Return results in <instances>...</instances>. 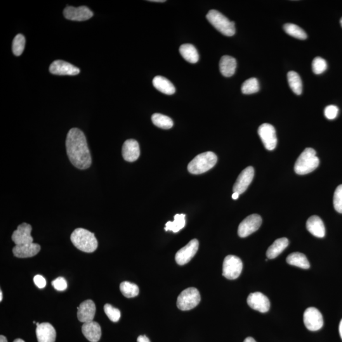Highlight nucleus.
<instances>
[{
  "mask_svg": "<svg viewBox=\"0 0 342 342\" xmlns=\"http://www.w3.org/2000/svg\"><path fill=\"white\" fill-rule=\"evenodd\" d=\"M68 159L76 168L84 170L91 166L92 159L83 132L78 128L70 129L65 141Z\"/></svg>",
  "mask_w": 342,
  "mask_h": 342,
  "instance_id": "f257e3e1",
  "label": "nucleus"
},
{
  "mask_svg": "<svg viewBox=\"0 0 342 342\" xmlns=\"http://www.w3.org/2000/svg\"><path fill=\"white\" fill-rule=\"evenodd\" d=\"M70 240L79 251L91 253L98 247V241L95 234L83 228H77L70 236Z\"/></svg>",
  "mask_w": 342,
  "mask_h": 342,
  "instance_id": "f03ea898",
  "label": "nucleus"
},
{
  "mask_svg": "<svg viewBox=\"0 0 342 342\" xmlns=\"http://www.w3.org/2000/svg\"><path fill=\"white\" fill-rule=\"evenodd\" d=\"M320 160L316 156V151L311 148H307L301 153L295 164V172L299 175H305L317 168Z\"/></svg>",
  "mask_w": 342,
  "mask_h": 342,
  "instance_id": "7ed1b4c3",
  "label": "nucleus"
},
{
  "mask_svg": "<svg viewBox=\"0 0 342 342\" xmlns=\"http://www.w3.org/2000/svg\"><path fill=\"white\" fill-rule=\"evenodd\" d=\"M218 157L215 153L207 152L198 155L188 164V170L191 174H200L209 171L217 163Z\"/></svg>",
  "mask_w": 342,
  "mask_h": 342,
  "instance_id": "20e7f679",
  "label": "nucleus"
},
{
  "mask_svg": "<svg viewBox=\"0 0 342 342\" xmlns=\"http://www.w3.org/2000/svg\"><path fill=\"white\" fill-rule=\"evenodd\" d=\"M207 20L221 34L226 36H233L236 32L235 24L219 11L210 10L206 16Z\"/></svg>",
  "mask_w": 342,
  "mask_h": 342,
  "instance_id": "39448f33",
  "label": "nucleus"
},
{
  "mask_svg": "<svg viewBox=\"0 0 342 342\" xmlns=\"http://www.w3.org/2000/svg\"><path fill=\"white\" fill-rule=\"evenodd\" d=\"M201 297L199 290L195 288H188L183 290L177 300V306L181 311H189L199 305Z\"/></svg>",
  "mask_w": 342,
  "mask_h": 342,
  "instance_id": "423d86ee",
  "label": "nucleus"
},
{
  "mask_svg": "<svg viewBox=\"0 0 342 342\" xmlns=\"http://www.w3.org/2000/svg\"><path fill=\"white\" fill-rule=\"evenodd\" d=\"M243 270V263L238 257L235 256H226L223 262V275L228 280H235L241 275Z\"/></svg>",
  "mask_w": 342,
  "mask_h": 342,
  "instance_id": "0eeeda50",
  "label": "nucleus"
},
{
  "mask_svg": "<svg viewBox=\"0 0 342 342\" xmlns=\"http://www.w3.org/2000/svg\"><path fill=\"white\" fill-rule=\"evenodd\" d=\"M304 323L307 329L316 332L320 330L324 325L323 316L315 308H309L304 313Z\"/></svg>",
  "mask_w": 342,
  "mask_h": 342,
  "instance_id": "6e6552de",
  "label": "nucleus"
},
{
  "mask_svg": "<svg viewBox=\"0 0 342 342\" xmlns=\"http://www.w3.org/2000/svg\"><path fill=\"white\" fill-rule=\"evenodd\" d=\"M258 134L266 149L268 150L275 149L278 140L275 128L272 125L268 123L261 125L258 129Z\"/></svg>",
  "mask_w": 342,
  "mask_h": 342,
  "instance_id": "1a4fd4ad",
  "label": "nucleus"
},
{
  "mask_svg": "<svg viewBox=\"0 0 342 342\" xmlns=\"http://www.w3.org/2000/svg\"><path fill=\"white\" fill-rule=\"evenodd\" d=\"M261 225V217L258 214H252V215L247 217L240 224L238 230V234L240 237H247L258 230Z\"/></svg>",
  "mask_w": 342,
  "mask_h": 342,
  "instance_id": "9d476101",
  "label": "nucleus"
},
{
  "mask_svg": "<svg viewBox=\"0 0 342 342\" xmlns=\"http://www.w3.org/2000/svg\"><path fill=\"white\" fill-rule=\"evenodd\" d=\"M199 247V243L197 239L191 240L186 246L177 252L175 256L176 263L181 266L189 263L197 254Z\"/></svg>",
  "mask_w": 342,
  "mask_h": 342,
  "instance_id": "9b49d317",
  "label": "nucleus"
},
{
  "mask_svg": "<svg viewBox=\"0 0 342 342\" xmlns=\"http://www.w3.org/2000/svg\"><path fill=\"white\" fill-rule=\"evenodd\" d=\"M63 15L68 20L74 21H85L93 16V12L87 6H81L75 8L67 6L63 10Z\"/></svg>",
  "mask_w": 342,
  "mask_h": 342,
  "instance_id": "f8f14e48",
  "label": "nucleus"
},
{
  "mask_svg": "<svg viewBox=\"0 0 342 342\" xmlns=\"http://www.w3.org/2000/svg\"><path fill=\"white\" fill-rule=\"evenodd\" d=\"M247 304L252 309L261 313H267L270 309V300L261 292L250 294L247 298Z\"/></svg>",
  "mask_w": 342,
  "mask_h": 342,
  "instance_id": "ddd939ff",
  "label": "nucleus"
},
{
  "mask_svg": "<svg viewBox=\"0 0 342 342\" xmlns=\"http://www.w3.org/2000/svg\"><path fill=\"white\" fill-rule=\"evenodd\" d=\"M254 176V169L250 166L243 170L233 186L234 192L242 194L247 190L249 186L251 185Z\"/></svg>",
  "mask_w": 342,
  "mask_h": 342,
  "instance_id": "4468645a",
  "label": "nucleus"
},
{
  "mask_svg": "<svg viewBox=\"0 0 342 342\" xmlns=\"http://www.w3.org/2000/svg\"><path fill=\"white\" fill-rule=\"evenodd\" d=\"M31 232L32 226L29 224L23 223L14 231L11 239L16 245L30 244L33 243V238L30 235Z\"/></svg>",
  "mask_w": 342,
  "mask_h": 342,
  "instance_id": "2eb2a0df",
  "label": "nucleus"
},
{
  "mask_svg": "<svg viewBox=\"0 0 342 342\" xmlns=\"http://www.w3.org/2000/svg\"><path fill=\"white\" fill-rule=\"evenodd\" d=\"M49 72L55 75H75L79 74L80 70L65 61L55 60L49 66Z\"/></svg>",
  "mask_w": 342,
  "mask_h": 342,
  "instance_id": "dca6fc26",
  "label": "nucleus"
},
{
  "mask_svg": "<svg viewBox=\"0 0 342 342\" xmlns=\"http://www.w3.org/2000/svg\"><path fill=\"white\" fill-rule=\"evenodd\" d=\"M96 313V306L94 302L87 300L80 304L77 308V318L79 322L88 323L93 321Z\"/></svg>",
  "mask_w": 342,
  "mask_h": 342,
  "instance_id": "f3484780",
  "label": "nucleus"
},
{
  "mask_svg": "<svg viewBox=\"0 0 342 342\" xmlns=\"http://www.w3.org/2000/svg\"><path fill=\"white\" fill-rule=\"evenodd\" d=\"M122 157L127 162H133L138 160L140 155V146L133 139L125 141L122 150Z\"/></svg>",
  "mask_w": 342,
  "mask_h": 342,
  "instance_id": "a211bd4d",
  "label": "nucleus"
},
{
  "mask_svg": "<svg viewBox=\"0 0 342 342\" xmlns=\"http://www.w3.org/2000/svg\"><path fill=\"white\" fill-rule=\"evenodd\" d=\"M41 250L40 245L34 243L30 244L15 245L13 248L12 252L14 256L18 258H32L39 253Z\"/></svg>",
  "mask_w": 342,
  "mask_h": 342,
  "instance_id": "6ab92c4d",
  "label": "nucleus"
},
{
  "mask_svg": "<svg viewBox=\"0 0 342 342\" xmlns=\"http://www.w3.org/2000/svg\"><path fill=\"white\" fill-rule=\"evenodd\" d=\"M36 336L38 342H55L56 331L49 323H42L37 327Z\"/></svg>",
  "mask_w": 342,
  "mask_h": 342,
  "instance_id": "aec40b11",
  "label": "nucleus"
},
{
  "mask_svg": "<svg viewBox=\"0 0 342 342\" xmlns=\"http://www.w3.org/2000/svg\"><path fill=\"white\" fill-rule=\"evenodd\" d=\"M84 336L91 342H98L101 337V330L98 323L92 322L85 323L82 327Z\"/></svg>",
  "mask_w": 342,
  "mask_h": 342,
  "instance_id": "412c9836",
  "label": "nucleus"
},
{
  "mask_svg": "<svg viewBox=\"0 0 342 342\" xmlns=\"http://www.w3.org/2000/svg\"><path fill=\"white\" fill-rule=\"evenodd\" d=\"M307 230L311 234L318 238H323L325 236V227L322 219L317 216L310 217L307 221Z\"/></svg>",
  "mask_w": 342,
  "mask_h": 342,
  "instance_id": "4be33fe9",
  "label": "nucleus"
},
{
  "mask_svg": "<svg viewBox=\"0 0 342 342\" xmlns=\"http://www.w3.org/2000/svg\"><path fill=\"white\" fill-rule=\"evenodd\" d=\"M237 66L236 59L228 55L223 56L219 62V69L222 75L225 77L232 76L235 74Z\"/></svg>",
  "mask_w": 342,
  "mask_h": 342,
  "instance_id": "5701e85b",
  "label": "nucleus"
},
{
  "mask_svg": "<svg viewBox=\"0 0 342 342\" xmlns=\"http://www.w3.org/2000/svg\"><path fill=\"white\" fill-rule=\"evenodd\" d=\"M153 85L155 89L166 95H173L176 91L175 87L169 80L162 76H156L153 79Z\"/></svg>",
  "mask_w": 342,
  "mask_h": 342,
  "instance_id": "b1692460",
  "label": "nucleus"
},
{
  "mask_svg": "<svg viewBox=\"0 0 342 342\" xmlns=\"http://www.w3.org/2000/svg\"><path fill=\"white\" fill-rule=\"evenodd\" d=\"M289 241L287 238H281L276 240L266 252L267 258L270 259L277 258L289 246Z\"/></svg>",
  "mask_w": 342,
  "mask_h": 342,
  "instance_id": "393cba45",
  "label": "nucleus"
},
{
  "mask_svg": "<svg viewBox=\"0 0 342 342\" xmlns=\"http://www.w3.org/2000/svg\"><path fill=\"white\" fill-rule=\"evenodd\" d=\"M179 52L185 60L191 63H196L199 60V53L192 44H183L179 48Z\"/></svg>",
  "mask_w": 342,
  "mask_h": 342,
  "instance_id": "a878e982",
  "label": "nucleus"
},
{
  "mask_svg": "<svg viewBox=\"0 0 342 342\" xmlns=\"http://www.w3.org/2000/svg\"><path fill=\"white\" fill-rule=\"evenodd\" d=\"M287 263L290 265L296 266L304 270H308L310 268V262L305 255L300 252H294L290 254L287 258Z\"/></svg>",
  "mask_w": 342,
  "mask_h": 342,
  "instance_id": "bb28decb",
  "label": "nucleus"
},
{
  "mask_svg": "<svg viewBox=\"0 0 342 342\" xmlns=\"http://www.w3.org/2000/svg\"><path fill=\"white\" fill-rule=\"evenodd\" d=\"M288 82L289 86L294 93L297 95H301L303 93V82L299 74L295 71H290L287 74Z\"/></svg>",
  "mask_w": 342,
  "mask_h": 342,
  "instance_id": "cd10ccee",
  "label": "nucleus"
},
{
  "mask_svg": "<svg viewBox=\"0 0 342 342\" xmlns=\"http://www.w3.org/2000/svg\"><path fill=\"white\" fill-rule=\"evenodd\" d=\"M186 215L184 214H176L174 216V220L173 222H167L165 227L166 232L171 231L174 233H178L185 227L186 225Z\"/></svg>",
  "mask_w": 342,
  "mask_h": 342,
  "instance_id": "c85d7f7f",
  "label": "nucleus"
},
{
  "mask_svg": "<svg viewBox=\"0 0 342 342\" xmlns=\"http://www.w3.org/2000/svg\"><path fill=\"white\" fill-rule=\"evenodd\" d=\"M152 121L155 126L164 129H171L173 126V121L171 118L161 114H154L152 116Z\"/></svg>",
  "mask_w": 342,
  "mask_h": 342,
  "instance_id": "c756f323",
  "label": "nucleus"
},
{
  "mask_svg": "<svg viewBox=\"0 0 342 342\" xmlns=\"http://www.w3.org/2000/svg\"><path fill=\"white\" fill-rule=\"evenodd\" d=\"M284 29L287 34L297 39L304 40L308 37L306 32L301 27L294 23H286L284 25Z\"/></svg>",
  "mask_w": 342,
  "mask_h": 342,
  "instance_id": "7c9ffc66",
  "label": "nucleus"
},
{
  "mask_svg": "<svg viewBox=\"0 0 342 342\" xmlns=\"http://www.w3.org/2000/svg\"><path fill=\"white\" fill-rule=\"evenodd\" d=\"M120 290L127 298H133L139 294V288L136 284L128 282H124L120 285Z\"/></svg>",
  "mask_w": 342,
  "mask_h": 342,
  "instance_id": "2f4dec72",
  "label": "nucleus"
},
{
  "mask_svg": "<svg viewBox=\"0 0 342 342\" xmlns=\"http://www.w3.org/2000/svg\"><path fill=\"white\" fill-rule=\"evenodd\" d=\"M259 91V81L254 77L246 80L242 84V92L245 95H251V94L256 93Z\"/></svg>",
  "mask_w": 342,
  "mask_h": 342,
  "instance_id": "473e14b6",
  "label": "nucleus"
},
{
  "mask_svg": "<svg viewBox=\"0 0 342 342\" xmlns=\"http://www.w3.org/2000/svg\"><path fill=\"white\" fill-rule=\"evenodd\" d=\"M25 37L22 34H17L14 38L12 43V51L15 56H20L24 50Z\"/></svg>",
  "mask_w": 342,
  "mask_h": 342,
  "instance_id": "72a5a7b5",
  "label": "nucleus"
},
{
  "mask_svg": "<svg viewBox=\"0 0 342 342\" xmlns=\"http://www.w3.org/2000/svg\"><path fill=\"white\" fill-rule=\"evenodd\" d=\"M313 71L316 74H321L327 69L328 65L326 60L322 57H316L312 63Z\"/></svg>",
  "mask_w": 342,
  "mask_h": 342,
  "instance_id": "f704fd0d",
  "label": "nucleus"
},
{
  "mask_svg": "<svg viewBox=\"0 0 342 342\" xmlns=\"http://www.w3.org/2000/svg\"><path fill=\"white\" fill-rule=\"evenodd\" d=\"M104 311L106 315L107 316V317L112 322H118L120 318H121V312H120V311L118 309L114 308L109 304H105Z\"/></svg>",
  "mask_w": 342,
  "mask_h": 342,
  "instance_id": "c9c22d12",
  "label": "nucleus"
},
{
  "mask_svg": "<svg viewBox=\"0 0 342 342\" xmlns=\"http://www.w3.org/2000/svg\"><path fill=\"white\" fill-rule=\"evenodd\" d=\"M334 205L335 209L342 214V185H339L334 193Z\"/></svg>",
  "mask_w": 342,
  "mask_h": 342,
  "instance_id": "e433bc0d",
  "label": "nucleus"
},
{
  "mask_svg": "<svg viewBox=\"0 0 342 342\" xmlns=\"http://www.w3.org/2000/svg\"><path fill=\"white\" fill-rule=\"evenodd\" d=\"M339 108L336 105H331L327 106L325 109V115L328 119L333 120L336 119L339 114Z\"/></svg>",
  "mask_w": 342,
  "mask_h": 342,
  "instance_id": "4c0bfd02",
  "label": "nucleus"
},
{
  "mask_svg": "<svg viewBox=\"0 0 342 342\" xmlns=\"http://www.w3.org/2000/svg\"><path fill=\"white\" fill-rule=\"evenodd\" d=\"M51 284H52L53 287L55 288V289L58 290V291H64L67 288V281L62 277L56 278V279L53 281Z\"/></svg>",
  "mask_w": 342,
  "mask_h": 342,
  "instance_id": "58836bf2",
  "label": "nucleus"
},
{
  "mask_svg": "<svg viewBox=\"0 0 342 342\" xmlns=\"http://www.w3.org/2000/svg\"><path fill=\"white\" fill-rule=\"evenodd\" d=\"M34 284L36 285V287H38L39 289H43L45 287L46 285V282L45 278L42 277L41 275H36L34 277Z\"/></svg>",
  "mask_w": 342,
  "mask_h": 342,
  "instance_id": "ea45409f",
  "label": "nucleus"
},
{
  "mask_svg": "<svg viewBox=\"0 0 342 342\" xmlns=\"http://www.w3.org/2000/svg\"><path fill=\"white\" fill-rule=\"evenodd\" d=\"M137 342H150V341L147 336H140L137 339Z\"/></svg>",
  "mask_w": 342,
  "mask_h": 342,
  "instance_id": "a19ab883",
  "label": "nucleus"
},
{
  "mask_svg": "<svg viewBox=\"0 0 342 342\" xmlns=\"http://www.w3.org/2000/svg\"><path fill=\"white\" fill-rule=\"evenodd\" d=\"M244 342H257L255 341L254 339L252 338V337H247L246 339L245 340Z\"/></svg>",
  "mask_w": 342,
  "mask_h": 342,
  "instance_id": "79ce46f5",
  "label": "nucleus"
},
{
  "mask_svg": "<svg viewBox=\"0 0 342 342\" xmlns=\"http://www.w3.org/2000/svg\"><path fill=\"white\" fill-rule=\"evenodd\" d=\"M239 193H238L237 192H234L233 193V194L232 195V199L234 200H237L238 199V197H239Z\"/></svg>",
  "mask_w": 342,
  "mask_h": 342,
  "instance_id": "37998d69",
  "label": "nucleus"
},
{
  "mask_svg": "<svg viewBox=\"0 0 342 342\" xmlns=\"http://www.w3.org/2000/svg\"><path fill=\"white\" fill-rule=\"evenodd\" d=\"M339 333H340V336H341V338L342 339V320H341V323H340Z\"/></svg>",
  "mask_w": 342,
  "mask_h": 342,
  "instance_id": "c03bdc74",
  "label": "nucleus"
},
{
  "mask_svg": "<svg viewBox=\"0 0 342 342\" xmlns=\"http://www.w3.org/2000/svg\"><path fill=\"white\" fill-rule=\"evenodd\" d=\"M0 342H8L5 337L3 336H0Z\"/></svg>",
  "mask_w": 342,
  "mask_h": 342,
  "instance_id": "a18cd8bd",
  "label": "nucleus"
},
{
  "mask_svg": "<svg viewBox=\"0 0 342 342\" xmlns=\"http://www.w3.org/2000/svg\"><path fill=\"white\" fill-rule=\"evenodd\" d=\"M151 2H160V3H162V2H165V0H150Z\"/></svg>",
  "mask_w": 342,
  "mask_h": 342,
  "instance_id": "49530a36",
  "label": "nucleus"
},
{
  "mask_svg": "<svg viewBox=\"0 0 342 342\" xmlns=\"http://www.w3.org/2000/svg\"><path fill=\"white\" fill-rule=\"evenodd\" d=\"M13 342H25L23 341V340H22V339H16L15 340V341H13Z\"/></svg>",
  "mask_w": 342,
  "mask_h": 342,
  "instance_id": "de8ad7c7",
  "label": "nucleus"
},
{
  "mask_svg": "<svg viewBox=\"0 0 342 342\" xmlns=\"http://www.w3.org/2000/svg\"><path fill=\"white\" fill-rule=\"evenodd\" d=\"M3 300V292H2L1 290L0 291V301H2Z\"/></svg>",
  "mask_w": 342,
  "mask_h": 342,
  "instance_id": "09e8293b",
  "label": "nucleus"
},
{
  "mask_svg": "<svg viewBox=\"0 0 342 342\" xmlns=\"http://www.w3.org/2000/svg\"><path fill=\"white\" fill-rule=\"evenodd\" d=\"M40 324H41V323H36V326H37V327H38L39 325Z\"/></svg>",
  "mask_w": 342,
  "mask_h": 342,
  "instance_id": "8fccbe9b",
  "label": "nucleus"
},
{
  "mask_svg": "<svg viewBox=\"0 0 342 342\" xmlns=\"http://www.w3.org/2000/svg\"><path fill=\"white\" fill-rule=\"evenodd\" d=\"M341 24L342 27V17L341 20Z\"/></svg>",
  "mask_w": 342,
  "mask_h": 342,
  "instance_id": "3c124183",
  "label": "nucleus"
}]
</instances>
